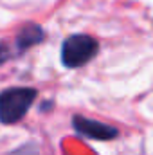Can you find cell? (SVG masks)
I'll return each mask as SVG.
<instances>
[{"label": "cell", "mask_w": 153, "mask_h": 155, "mask_svg": "<svg viewBox=\"0 0 153 155\" xmlns=\"http://www.w3.org/2000/svg\"><path fill=\"white\" fill-rule=\"evenodd\" d=\"M38 96L36 88L29 87H13L0 92V123L15 124L27 114L29 107Z\"/></svg>", "instance_id": "obj_1"}, {"label": "cell", "mask_w": 153, "mask_h": 155, "mask_svg": "<svg viewBox=\"0 0 153 155\" xmlns=\"http://www.w3.org/2000/svg\"><path fill=\"white\" fill-rule=\"evenodd\" d=\"M41 40H43V29L36 24H27L24 29H20V33L16 36V49L20 52H24L29 47L40 43Z\"/></svg>", "instance_id": "obj_4"}, {"label": "cell", "mask_w": 153, "mask_h": 155, "mask_svg": "<svg viewBox=\"0 0 153 155\" xmlns=\"http://www.w3.org/2000/svg\"><path fill=\"white\" fill-rule=\"evenodd\" d=\"M97 40L88 35H72L61 45V63L69 69H77L97 54Z\"/></svg>", "instance_id": "obj_2"}, {"label": "cell", "mask_w": 153, "mask_h": 155, "mask_svg": "<svg viewBox=\"0 0 153 155\" xmlns=\"http://www.w3.org/2000/svg\"><path fill=\"white\" fill-rule=\"evenodd\" d=\"M7 58H9V49H7L4 43H0V65H2Z\"/></svg>", "instance_id": "obj_5"}, {"label": "cell", "mask_w": 153, "mask_h": 155, "mask_svg": "<svg viewBox=\"0 0 153 155\" xmlns=\"http://www.w3.org/2000/svg\"><path fill=\"white\" fill-rule=\"evenodd\" d=\"M72 126L79 135L88 137V139H97V141H108L117 137V128L105 124L101 121H94V119H86L81 116H74L72 119Z\"/></svg>", "instance_id": "obj_3"}]
</instances>
